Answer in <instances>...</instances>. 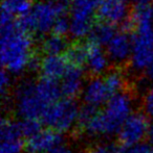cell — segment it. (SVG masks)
<instances>
[{
	"instance_id": "cell-4",
	"label": "cell",
	"mask_w": 153,
	"mask_h": 153,
	"mask_svg": "<svg viewBox=\"0 0 153 153\" xmlns=\"http://www.w3.org/2000/svg\"><path fill=\"white\" fill-rule=\"evenodd\" d=\"M14 109L20 120H39L49 106L38 81L25 79L17 85L13 97Z\"/></svg>"
},
{
	"instance_id": "cell-18",
	"label": "cell",
	"mask_w": 153,
	"mask_h": 153,
	"mask_svg": "<svg viewBox=\"0 0 153 153\" xmlns=\"http://www.w3.org/2000/svg\"><path fill=\"white\" fill-rule=\"evenodd\" d=\"M104 81L110 92L111 96H115L116 94L125 91L126 87V77L124 73L120 70H111L105 74Z\"/></svg>"
},
{
	"instance_id": "cell-20",
	"label": "cell",
	"mask_w": 153,
	"mask_h": 153,
	"mask_svg": "<svg viewBox=\"0 0 153 153\" xmlns=\"http://www.w3.org/2000/svg\"><path fill=\"white\" fill-rule=\"evenodd\" d=\"M65 59L70 66L82 67L86 62V44H74L67 48Z\"/></svg>"
},
{
	"instance_id": "cell-16",
	"label": "cell",
	"mask_w": 153,
	"mask_h": 153,
	"mask_svg": "<svg viewBox=\"0 0 153 153\" xmlns=\"http://www.w3.org/2000/svg\"><path fill=\"white\" fill-rule=\"evenodd\" d=\"M115 34L116 32L113 25L101 21L99 23H96L92 27L91 32L89 34V42L98 44L100 46H107L110 41L115 38Z\"/></svg>"
},
{
	"instance_id": "cell-8",
	"label": "cell",
	"mask_w": 153,
	"mask_h": 153,
	"mask_svg": "<svg viewBox=\"0 0 153 153\" xmlns=\"http://www.w3.org/2000/svg\"><path fill=\"white\" fill-rule=\"evenodd\" d=\"M149 118L141 111H134L122 125L118 135V140L123 147L130 148L137 144L144 143L148 137L150 129Z\"/></svg>"
},
{
	"instance_id": "cell-30",
	"label": "cell",
	"mask_w": 153,
	"mask_h": 153,
	"mask_svg": "<svg viewBox=\"0 0 153 153\" xmlns=\"http://www.w3.org/2000/svg\"><path fill=\"white\" fill-rule=\"evenodd\" d=\"M49 153H75L72 151V149L70 147H68L65 144H61L60 146L56 147L55 149H53Z\"/></svg>"
},
{
	"instance_id": "cell-27",
	"label": "cell",
	"mask_w": 153,
	"mask_h": 153,
	"mask_svg": "<svg viewBox=\"0 0 153 153\" xmlns=\"http://www.w3.org/2000/svg\"><path fill=\"white\" fill-rule=\"evenodd\" d=\"M12 85V75L5 70H2L0 74V88H1V95L2 99H5L6 95L8 94V91Z\"/></svg>"
},
{
	"instance_id": "cell-33",
	"label": "cell",
	"mask_w": 153,
	"mask_h": 153,
	"mask_svg": "<svg viewBox=\"0 0 153 153\" xmlns=\"http://www.w3.org/2000/svg\"><path fill=\"white\" fill-rule=\"evenodd\" d=\"M148 140H149V143L151 144V146H153V122L150 124L149 133H148Z\"/></svg>"
},
{
	"instance_id": "cell-1",
	"label": "cell",
	"mask_w": 153,
	"mask_h": 153,
	"mask_svg": "<svg viewBox=\"0 0 153 153\" xmlns=\"http://www.w3.org/2000/svg\"><path fill=\"white\" fill-rule=\"evenodd\" d=\"M135 101L130 92L112 96L102 109L83 106L80 111L79 126L89 137H109L118 134L122 125L134 113Z\"/></svg>"
},
{
	"instance_id": "cell-13",
	"label": "cell",
	"mask_w": 153,
	"mask_h": 153,
	"mask_svg": "<svg viewBox=\"0 0 153 153\" xmlns=\"http://www.w3.org/2000/svg\"><path fill=\"white\" fill-rule=\"evenodd\" d=\"M128 10L126 0H106L99 3L96 14L103 22L121 25L129 17Z\"/></svg>"
},
{
	"instance_id": "cell-3",
	"label": "cell",
	"mask_w": 153,
	"mask_h": 153,
	"mask_svg": "<svg viewBox=\"0 0 153 153\" xmlns=\"http://www.w3.org/2000/svg\"><path fill=\"white\" fill-rule=\"evenodd\" d=\"M68 12V1H39L34 4L29 13L19 17L17 24L29 33L35 32L37 34H46L53 29L56 20L61 16H66Z\"/></svg>"
},
{
	"instance_id": "cell-2",
	"label": "cell",
	"mask_w": 153,
	"mask_h": 153,
	"mask_svg": "<svg viewBox=\"0 0 153 153\" xmlns=\"http://www.w3.org/2000/svg\"><path fill=\"white\" fill-rule=\"evenodd\" d=\"M33 38L17 23L1 27L0 59L5 71L11 75H21L27 70L33 53Z\"/></svg>"
},
{
	"instance_id": "cell-32",
	"label": "cell",
	"mask_w": 153,
	"mask_h": 153,
	"mask_svg": "<svg viewBox=\"0 0 153 153\" xmlns=\"http://www.w3.org/2000/svg\"><path fill=\"white\" fill-rule=\"evenodd\" d=\"M153 0H132L134 7H145L151 5Z\"/></svg>"
},
{
	"instance_id": "cell-14",
	"label": "cell",
	"mask_w": 153,
	"mask_h": 153,
	"mask_svg": "<svg viewBox=\"0 0 153 153\" xmlns=\"http://www.w3.org/2000/svg\"><path fill=\"white\" fill-rule=\"evenodd\" d=\"M85 75L82 67L70 66L60 80V90L64 98L75 99L82 94L85 87Z\"/></svg>"
},
{
	"instance_id": "cell-15",
	"label": "cell",
	"mask_w": 153,
	"mask_h": 153,
	"mask_svg": "<svg viewBox=\"0 0 153 153\" xmlns=\"http://www.w3.org/2000/svg\"><path fill=\"white\" fill-rule=\"evenodd\" d=\"M69 64L64 55H45L41 61L40 74L42 79L60 82Z\"/></svg>"
},
{
	"instance_id": "cell-31",
	"label": "cell",
	"mask_w": 153,
	"mask_h": 153,
	"mask_svg": "<svg viewBox=\"0 0 153 153\" xmlns=\"http://www.w3.org/2000/svg\"><path fill=\"white\" fill-rule=\"evenodd\" d=\"M144 75H145V80L147 81V82H153V57H152L151 64L148 67L146 72L144 73Z\"/></svg>"
},
{
	"instance_id": "cell-29",
	"label": "cell",
	"mask_w": 153,
	"mask_h": 153,
	"mask_svg": "<svg viewBox=\"0 0 153 153\" xmlns=\"http://www.w3.org/2000/svg\"><path fill=\"white\" fill-rule=\"evenodd\" d=\"M41 61L42 59H39L37 55L33 54L29 59V64H27V70L29 72H37V71H40L41 68Z\"/></svg>"
},
{
	"instance_id": "cell-5",
	"label": "cell",
	"mask_w": 153,
	"mask_h": 153,
	"mask_svg": "<svg viewBox=\"0 0 153 153\" xmlns=\"http://www.w3.org/2000/svg\"><path fill=\"white\" fill-rule=\"evenodd\" d=\"M80 111L81 107L75 99L61 98L45 109L41 121L47 128L62 134L74 130L79 125Z\"/></svg>"
},
{
	"instance_id": "cell-35",
	"label": "cell",
	"mask_w": 153,
	"mask_h": 153,
	"mask_svg": "<svg viewBox=\"0 0 153 153\" xmlns=\"http://www.w3.org/2000/svg\"><path fill=\"white\" fill-rule=\"evenodd\" d=\"M96 1L99 2V3H100V2H103V1H106V0H96Z\"/></svg>"
},
{
	"instance_id": "cell-25",
	"label": "cell",
	"mask_w": 153,
	"mask_h": 153,
	"mask_svg": "<svg viewBox=\"0 0 153 153\" xmlns=\"http://www.w3.org/2000/svg\"><path fill=\"white\" fill-rule=\"evenodd\" d=\"M142 106H143V113L148 118L153 119V85L149 87L147 90H145L142 101Z\"/></svg>"
},
{
	"instance_id": "cell-21",
	"label": "cell",
	"mask_w": 153,
	"mask_h": 153,
	"mask_svg": "<svg viewBox=\"0 0 153 153\" xmlns=\"http://www.w3.org/2000/svg\"><path fill=\"white\" fill-rule=\"evenodd\" d=\"M132 19L135 25L149 24L153 23V6H145V7H134L132 14Z\"/></svg>"
},
{
	"instance_id": "cell-22",
	"label": "cell",
	"mask_w": 153,
	"mask_h": 153,
	"mask_svg": "<svg viewBox=\"0 0 153 153\" xmlns=\"http://www.w3.org/2000/svg\"><path fill=\"white\" fill-rule=\"evenodd\" d=\"M19 122V126H20V130L22 133L23 137H26L27 140L29 137H34L37 134L39 131L42 130L41 128V123L39 120H20Z\"/></svg>"
},
{
	"instance_id": "cell-11",
	"label": "cell",
	"mask_w": 153,
	"mask_h": 153,
	"mask_svg": "<svg viewBox=\"0 0 153 153\" xmlns=\"http://www.w3.org/2000/svg\"><path fill=\"white\" fill-rule=\"evenodd\" d=\"M61 144H63V137L61 133L46 128L42 129L37 134L27 140L25 143V150L27 153H49Z\"/></svg>"
},
{
	"instance_id": "cell-19",
	"label": "cell",
	"mask_w": 153,
	"mask_h": 153,
	"mask_svg": "<svg viewBox=\"0 0 153 153\" xmlns=\"http://www.w3.org/2000/svg\"><path fill=\"white\" fill-rule=\"evenodd\" d=\"M33 0H2L1 8L10 12L13 16L22 17L33 7Z\"/></svg>"
},
{
	"instance_id": "cell-28",
	"label": "cell",
	"mask_w": 153,
	"mask_h": 153,
	"mask_svg": "<svg viewBox=\"0 0 153 153\" xmlns=\"http://www.w3.org/2000/svg\"><path fill=\"white\" fill-rule=\"evenodd\" d=\"M126 153H153V150L149 144L141 143L130 148H127Z\"/></svg>"
},
{
	"instance_id": "cell-10",
	"label": "cell",
	"mask_w": 153,
	"mask_h": 153,
	"mask_svg": "<svg viewBox=\"0 0 153 153\" xmlns=\"http://www.w3.org/2000/svg\"><path fill=\"white\" fill-rule=\"evenodd\" d=\"M106 53L110 62L115 65H124L130 62L132 55V36L126 32H116L115 38L106 46Z\"/></svg>"
},
{
	"instance_id": "cell-17",
	"label": "cell",
	"mask_w": 153,
	"mask_h": 153,
	"mask_svg": "<svg viewBox=\"0 0 153 153\" xmlns=\"http://www.w3.org/2000/svg\"><path fill=\"white\" fill-rule=\"evenodd\" d=\"M41 48L46 55H61L62 52H66L67 50V41L64 36L49 34L43 39Z\"/></svg>"
},
{
	"instance_id": "cell-34",
	"label": "cell",
	"mask_w": 153,
	"mask_h": 153,
	"mask_svg": "<svg viewBox=\"0 0 153 153\" xmlns=\"http://www.w3.org/2000/svg\"><path fill=\"white\" fill-rule=\"evenodd\" d=\"M40 1H44V2H57L60 0H40Z\"/></svg>"
},
{
	"instance_id": "cell-26",
	"label": "cell",
	"mask_w": 153,
	"mask_h": 153,
	"mask_svg": "<svg viewBox=\"0 0 153 153\" xmlns=\"http://www.w3.org/2000/svg\"><path fill=\"white\" fill-rule=\"evenodd\" d=\"M69 27H70L69 18H67L66 16H61L56 20L51 31H53L54 34L64 36L66 33H69Z\"/></svg>"
},
{
	"instance_id": "cell-24",
	"label": "cell",
	"mask_w": 153,
	"mask_h": 153,
	"mask_svg": "<svg viewBox=\"0 0 153 153\" xmlns=\"http://www.w3.org/2000/svg\"><path fill=\"white\" fill-rule=\"evenodd\" d=\"M89 153H126V151L112 142H101L93 146Z\"/></svg>"
},
{
	"instance_id": "cell-12",
	"label": "cell",
	"mask_w": 153,
	"mask_h": 153,
	"mask_svg": "<svg viewBox=\"0 0 153 153\" xmlns=\"http://www.w3.org/2000/svg\"><path fill=\"white\" fill-rule=\"evenodd\" d=\"M110 61L106 50L102 46L92 42L86 43V62L85 68L92 77H100L108 72Z\"/></svg>"
},
{
	"instance_id": "cell-7",
	"label": "cell",
	"mask_w": 153,
	"mask_h": 153,
	"mask_svg": "<svg viewBox=\"0 0 153 153\" xmlns=\"http://www.w3.org/2000/svg\"><path fill=\"white\" fill-rule=\"evenodd\" d=\"M153 57V23L137 25L132 36L130 68L133 72L145 73Z\"/></svg>"
},
{
	"instance_id": "cell-23",
	"label": "cell",
	"mask_w": 153,
	"mask_h": 153,
	"mask_svg": "<svg viewBox=\"0 0 153 153\" xmlns=\"http://www.w3.org/2000/svg\"><path fill=\"white\" fill-rule=\"evenodd\" d=\"M25 149L23 139L2 140L0 145V153H22Z\"/></svg>"
},
{
	"instance_id": "cell-6",
	"label": "cell",
	"mask_w": 153,
	"mask_h": 153,
	"mask_svg": "<svg viewBox=\"0 0 153 153\" xmlns=\"http://www.w3.org/2000/svg\"><path fill=\"white\" fill-rule=\"evenodd\" d=\"M96 0H68L69 7V36L72 39L80 41L89 36L93 27L92 18L98 10Z\"/></svg>"
},
{
	"instance_id": "cell-9",
	"label": "cell",
	"mask_w": 153,
	"mask_h": 153,
	"mask_svg": "<svg viewBox=\"0 0 153 153\" xmlns=\"http://www.w3.org/2000/svg\"><path fill=\"white\" fill-rule=\"evenodd\" d=\"M81 96L85 106L94 109L103 107L112 97L102 77H92L86 81Z\"/></svg>"
}]
</instances>
